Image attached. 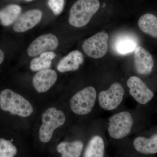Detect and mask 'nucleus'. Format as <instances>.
<instances>
[{
    "label": "nucleus",
    "instance_id": "13",
    "mask_svg": "<svg viewBox=\"0 0 157 157\" xmlns=\"http://www.w3.org/2000/svg\"><path fill=\"white\" fill-rule=\"evenodd\" d=\"M57 78V74L54 70L48 69L41 70L34 76L33 85L38 93L45 92L55 84Z\"/></svg>",
    "mask_w": 157,
    "mask_h": 157
},
{
    "label": "nucleus",
    "instance_id": "16",
    "mask_svg": "<svg viewBox=\"0 0 157 157\" xmlns=\"http://www.w3.org/2000/svg\"><path fill=\"white\" fill-rule=\"evenodd\" d=\"M84 147V143L80 139L63 141L58 145L57 149L62 157H80Z\"/></svg>",
    "mask_w": 157,
    "mask_h": 157
},
{
    "label": "nucleus",
    "instance_id": "9",
    "mask_svg": "<svg viewBox=\"0 0 157 157\" xmlns=\"http://www.w3.org/2000/svg\"><path fill=\"white\" fill-rule=\"evenodd\" d=\"M130 143L132 148L138 154L150 155L157 154V132L149 137L135 134L124 144Z\"/></svg>",
    "mask_w": 157,
    "mask_h": 157
},
{
    "label": "nucleus",
    "instance_id": "8",
    "mask_svg": "<svg viewBox=\"0 0 157 157\" xmlns=\"http://www.w3.org/2000/svg\"><path fill=\"white\" fill-rule=\"evenodd\" d=\"M109 36L105 31L96 34L83 42L82 48L88 56L94 59L103 57L108 51Z\"/></svg>",
    "mask_w": 157,
    "mask_h": 157
},
{
    "label": "nucleus",
    "instance_id": "19",
    "mask_svg": "<svg viewBox=\"0 0 157 157\" xmlns=\"http://www.w3.org/2000/svg\"><path fill=\"white\" fill-rule=\"evenodd\" d=\"M56 55L52 52H44L38 57L35 58L31 61L30 68L33 72L49 69L52 65V61Z\"/></svg>",
    "mask_w": 157,
    "mask_h": 157
},
{
    "label": "nucleus",
    "instance_id": "12",
    "mask_svg": "<svg viewBox=\"0 0 157 157\" xmlns=\"http://www.w3.org/2000/svg\"><path fill=\"white\" fill-rule=\"evenodd\" d=\"M42 17V12L39 9H33L26 11L18 17L14 22L13 30L18 33L26 32L39 24Z\"/></svg>",
    "mask_w": 157,
    "mask_h": 157
},
{
    "label": "nucleus",
    "instance_id": "7",
    "mask_svg": "<svg viewBox=\"0 0 157 157\" xmlns=\"http://www.w3.org/2000/svg\"><path fill=\"white\" fill-rule=\"evenodd\" d=\"M129 95L140 105H146L152 100L154 94L138 76H130L126 82Z\"/></svg>",
    "mask_w": 157,
    "mask_h": 157
},
{
    "label": "nucleus",
    "instance_id": "10",
    "mask_svg": "<svg viewBox=\"0 0 157 157\" xmlns=\"http://www.w3.org/2000/svg\"><path fill=\"white\" fill-rule=\"evenodd\" d=\"M59 45V40L55 35L46 34L35 39L28 48V54L33 57L44 52L55 50Z\"/></svg>",
    "mask_w": 157,
    "mask_h": 157
},
{
    "label": "nucleus",
    "instance_id": "6",
    "mask_svg": "<svg viewBox=\"0 0 157 157\" xmlns=\"http://www.w3.org/2000/svg\"><path fill=\"white\" fill-rule=\"evenodd\" d=\"M64 113L54 107H50L42 113V124L39 131V137L43 143L50 141L55 129L62 126L66 123Z\"/></svg>",
    "mask_w": 157,
    "mask_h": 157
},
{
    "label": "nucleus",
    "instance_id": "24",
    "mask_svg": "<svg viewBox=\"0 0 157 157\" xmlns=\"http://www.w3.org/2000/svg\"></svg>",
    "mask_w": 157,
    "mask_h": 157
},
{
    "label": "nucleus",
    "instance_id": "15",
    "mask_svg": "<svg viewBox=\"0 0 157 157\" xmlns=\"http://www.w3.org/2000/svg\"><path fill=\"white\" fill-rule=\"evenodd\" d=\"M137 47V39L132 35L128 34H124L118 37L113 44V49L115 52L121 55L131 53Z\"/></svg>",
    "mask_w": 157,
    "mask_h": 157
},
{
    "label": "nucleus",
    "instance_id": "4",
    "mask_svg": "<svg viewBox=\"0 0 157 157\" xmlns=\"http://www.w3.org/2000/svg\"><path fill=\"white\" fill-rule=\"evenodd\" d=\"M105 6L102 0H77L70 9L69 23L76 28L84 27Z\"/></svg>",
    "mask_w": 157,
    "mask_h": 157
},
{
    "label": "nucleus",
    "instance_id": "5",
    "mask_svg": "<svg viewBox=\"0 0 157 157\" xmlns=\"http://www.w3.org/2000/svg\"><path fill=\"white\" fill-rule=\"evenodd\" d=\"M0 107L4 111L21 117H28L33 112V108L29 101L8 89L3 90L0 94Z\"/></svg>",
    "mask_w": 157,
    "mask_h": 157
},
{
    "label": "nucleus",
    "instance_id": "2",
    "mask_svg": "<svg viewBox=\"0 0 157 157\" xmlns=\"http://www.w3.org/2000/svg\"><path fill=\"white\" fill-rule=\"evenodd\" d=\"M98 91L94 86H89L75 93L69 103L72 112L79 116L99 114Z\"/></svg>",
    "mask_w": 157,
    "mask_h": 157
},
{
    "label": "nucleus",
    "instance_id": "11",
    "mask_svg": "<svg viewBox=\"0 0 157 157\" xmlns=\"http://www.w3.org/2000/svg\"><path fill=\"white\" fill-rule=\"evenodd\" d=\"M154 62L151 55L148 51L138 46L134 53V67L138 75L147 76L151 73Z\"/></svg>",
    "mask_w": 157,
    "mask_h": 157
},
{
    "label": "nucleus",
    "instance_id": "20",
    "mask_svg": "<svg viewBox=\"0 0 157 157\" xmlns=\"http://www.w3.org/2000/svg\"><path fill=\"white\" fill-rule=\"evenodd\" d=\"M17 149L11 141L0 138V157H14Z\"/></svg>",
    "mask_w": 157,
    "mask_h": 157
},
{
    "label": "nucleus",
    "instance_id": "14",
    "mask_svg": "<svg viewBox=\"0 0 157 157\" xmlns=\"http://www.w3.org/2000/svg\"><path fill=\"white\" fill-rule=\"evenodd\" d=\"M83 62L82 54L78 50L73 51L59 61L57 69L61 73L76 71Z\"/></svg>",
    "mask_w": 157,
    "mask_h": 157
},
{
    "label": "nucleus",
    "instance_id": "1",
    "mask_svg": "<svg viewBox=\"0 0 157 157\" xmlns=\"http://www.w3.org/2000/svg\"><path fill=\"white\" fill-rule=\"evenodd\" d=\"M138 108L123 109L111 113L106 118V132L110 141L114 143H125L139 131L140 114Z\"/></svg>",
    "mask_w": 157,
    "mask_h": 157
},
{
    "label": "nucleus",
    "instance_id": "23",
    "mask_svg": "<svg viewBox=\"0 0 157 157\" xmlns=\"http://www.w3.org/2000/svg\"><path fill=\"white\" fill-rule=\"evenodd\" d=\"M26 1H33V0H25Z\"/></svg>",
    "mask_w": 157,
    "mask_h": 157
},
{
    "label": "nucleus",
    "instance_id": "21",
    "mask_svg": "<svg viewBox=\"0 0 157 157\" xmlns=\"http://www.w3.org/2000/svg\"><path fill=\"white\" fill-rule=\"evenodd\" d=\"M65 0H48V5L54 14H59L64 6Z\"/></svg>",
    "mask_w": 157,
    "mask_h": 157
},
{
    "label": "nucleus",
    "instance_id": "3",
    "mask_svg": "<svg viewBox=\"0 0 157 157\" xmlns=\"http://www.w3.org/2000/svg\"><path fill=\"white\" fill-rule=\"evenodd\" d=\"M106 118L98 117L91 122L90 137L83 157H105L107 142Z\"/></svg>",
    "mask_w": 157,
    "mask_h": 157
},
{
    "label": "nucleus",
    "instance_id": "18",
    "mask_svg": "<svg viewBox=\"0 0 157 157\" xmlns=\"http://www.w3.org/2000/svg\"><path fill=\"white\" fill-rule=\"evenodd\" d=\"M21 11V8L17 5L6 6L0 11V22L5 26L11 25L17 20Z\"/></svg>",
    "mask_w": 157,
    "mask_h": 157
},
{
    "label": "nucleus",
    "instance_id": "22",
    "mask_svg": "<svg viewBox=\"0 0 157 157\" xmlns=\"http://www.w3.org/2000/svg\"><path fill=\"white\" fill-rule=\"evenodd\" d=\"M5 58V55L2 51L0 49V65L3 63Z\"/></svg>",
    "mask_w": 157,
    "mask_h": 157
},
{
    "label": "nucleus",
    "instance_id": "17",
    "mask_svg": "<svg viewBox=\"0 0 157 157\" xmlns=\"http://www.w3.org/2000/svg\"><path fill=\"white\" fill-rule=\"evenodd\" d=\"M138 26L142 32L157 38V17L151 13L141 15L138 20Z\"/></svg>",
    "mask_w": 157,
    "mask_h": 157
}]
</instances>
